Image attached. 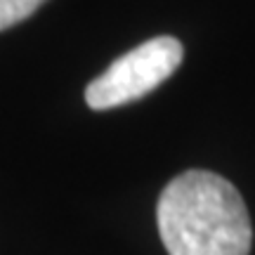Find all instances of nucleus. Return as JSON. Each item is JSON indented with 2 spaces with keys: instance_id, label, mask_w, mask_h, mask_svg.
Listing matches in <instances>:
<instances>
[{
  "instance_id": "obj_1",
  "label": "nucleus",
  "mask_w": 255,
  "mask_h": 255,
  "mask_svg": "<svg viewBox=\"0 0 255 255\" xmlns=\"http://www.w3.org/2000/svg\"><path fill=\"white\" fill-rule=\"evenodd\" d=\"M158 234L168 255H248L253 225L234 184L210 173L187 170L161 191Z\"/></svg>"
},
{
  "instance_id": "obj_2",
  "label": "nucleus",
  "mask_w": 255,
  "mask_h": 255,
  "mask_svg": "<svg viewBox=\"0 0 255 255\" xmlns=\"http://www.w3.org/2000/svg\"><path fill=\"white\" fill-rule=\"evenodd\" d=\"M184 47L173 36H156L121 55L85 88V102L95 111L116 109L156 90L182 64Z\"/></svg>"
},
{
  "instance_id": "obj_3",
  "label": "nucleus",
  "mask_w": 255,
  "mask_h": 255,
  "mask_svg": "<svg viewBox=\"0 0 255 255\" xmlns=\"http://www.w3.org/2000/svg\"><path fill=\"white\" fill-rule=\"evenodd\" d=\"M45 0H0V31L28 19Z\"/></svg>"
}]
</instances>
